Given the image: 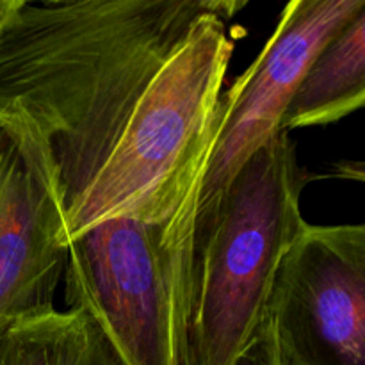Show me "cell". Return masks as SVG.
I'll use <instances>...</instances> for the list:
<instances>
[{"label": "cell", "mask_w": 365, "mask_h": 365, "mask_svg": "<svg viewBox=\"0 0 365 365\" xmlns=\"http://www.w3.org/2000/svg\"><path fill=\"white\" fill-rule=\"evenodd\" d=\"M242 0H20L0 32V113L46 155L66 245L160 223L200 195Z\"/></svg>", "instance_id": "6da1fadb"}, {"label": "cell", "mask_w": 365, "mask_h": 365, "mask_svg": "<svg viewBox=\"0 0 365 365\" xmlns=\"http://www.w3.org/2000/svg\"><path fill=\"white\" fill-rule=\"evenodd\" d=\"M198 195L160 223L109 220L66 245L68 309L88 314L123 365H196Z\"/></svg>", "instance_id": "7a4b0ae2"}, {"label": "cell", "mask_w": 365, "mask_h": 365, "mask_svg": "<svg viewBox=\"0 0 365 365\" xmlns=\"http://www.w3.org/2000/svg\"><path fill=\"white\" fill-rule=\"evenodd\" d=\"M307 180L296 143L280 132L228 184L195 245L196 365H234L255 339L278 264L307 223Z\"/></svg>", "instance_id": "3957f363"}, {"label": "cell", "mask_w": 365, "mask_h": 365, "mask_svg": "<svg viewBox=\"0 0 365 365\" xmlns=\"http://www.w3.org/2000/svg\"><path fill=\"white\" fill-rule=\"evenodd\" d=\"M274 365H365V227L303 225L262 314Z\"/></svg>", "instance_id": "277c9868"}, {"label": "cell", "mask_w": 365, "mask_h": 365, "mask_svg": "<svg viewBox=\"0 0 365 365\" xmlns=\"http://www.w3.org/2000/svg\"><path fill=\"white\" fill-rule=\"evenodd\" d=\"M365 0H292L257 59L221 95L217 130L200 184L195 245L242 166L280 134L292 93L324 43Z\"/></svg>", "instance_id": "5b68a950"}, {"label": "cell", "mask_w": 365, "mask_h": 365, "mask_svg": "<svg viewBox=\"0 0 365 365\" xmlns=\"http://www.w3.org/2000/svg\"><path fill=\"white\" fill-rule=\"evenodd\" d=\"M64 266L63 210L45 152L0 113V328L56 309Z\"/></svg>", "instance_id": "8992f818"}, {"label": "cell", "mask_w": 365, "mask_h": 365, "mask_svg": "<svg viewBox=\"0 0 365 365\" xmlns=\"http://www.w3.org/2000/svg\"><path fill=\"white\" fill-rule=\"evenodd\" d=\"M365 102V7L310 61L280 123V132L330 125Z\"/></svg>", "instance_id": "52a82bcc"}, {"label": "cell", "mask_w": 365, "mask_h": 365, "mask_svg": "<svg viewBox=\"0 0 365 365\" xmlns=\"http://www.w3.org/2000/svg\"><path fill=\"white\" fill-rule=\"evenodd\" d=\"M0 365H123L82 310L20 317L0 328Z\"/></svg>", "instance_id": "ba28073f"}, {"label": "cell", "mask_w": 365, "mask_h": 365, "mask_svg": "<svg viewBox=\"0 0 365 365\" xmlns=\"http://www.w3.org/2000/svg\"><path fill=\"white\" fill-rule=\"evenodd\" d=\"M234 365H274L269 334H267V330L262 324H260V330L257 331L255 339L239 355Z\"/></svg>", "instance_id": "9c48e42d"}, {"label": "cell", "mask_w": 365, "mask_h": 365, "mask_svg": "<svg viewBox=\"0 0 365 365\" xmlns=\"http://www.w3.org/2000/svg\"><path fill=\"white\" fill-rule=\"evenodd\" d=\"M18 4H20V0H0V32H2L6 21L11 18V14L14 13Z\"/></svg>", "instance_id": "30bf717a"}]
</instances>
